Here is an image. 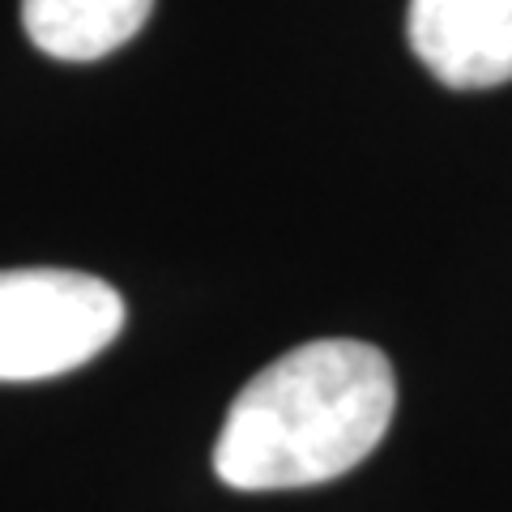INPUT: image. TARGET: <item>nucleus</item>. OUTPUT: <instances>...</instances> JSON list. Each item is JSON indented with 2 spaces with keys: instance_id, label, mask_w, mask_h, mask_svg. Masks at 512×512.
Masks as SVG:
<instances>
[{
  "instance_id": "obj_4",
  "label": "nucleus",
  "mask_w": 512,
  "mask_h": 512,
  "mask_svg": "<svg viewBox=\"0 0 512 512\" xmlns=\"http://www.w3.org/2000/svg\"><path fill=\"white\" fill-rule=\"evenodd\" d=\"M154 0H22L30 43L52 60H103L150 22Z\"/></svg>"
},
{
  "instance_id": "obj_3",
  "label": "nucleus",
  "mask_w": 512,
  "mask_h": 512,
  "mask_svg": "<svg viewBox=\"0 0 512 512\" xmlns=\"http://www.w3.org/2000/svg\"><path fill=\"white\" fill-rule=\"evenodd\" d=\"M406 35L427 73L453 90L512 82V0H410Z\"/></svg>"
},
{
  "instance_id": "obj_1",
  "label": "nucleus",
  "mask_w": 512,
  "mask_h": 512,
  "mask_svg": "<svg viewBox=\"0 0 512 512\" xmlns=\"http://www.w3.org/2000/svg\"><path fill=\"white\" fill-rule=\"evenodd\" d=\"M393 406L397 376L384 350L355 338L303 342L235 393L214 474L235 491L329 483L376 453Z\"/></svg>"
},
{
  "instance_id": "obj_2",
  "label": "nucleus",
  "mask_w": 512,
  "mask_h": 512,
  "mask_svg": "<svg viewBox=\"0 0 512 512\" xmlns=\"http://www.w3.org/2000/svg\"><path fill=\"white\" fill-rule=\"evenodd\" d=\"M124 299L82 269H0V384L52 380L116 342Z\"/></svg>"
}]
</instances>
